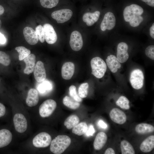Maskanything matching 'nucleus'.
<instances>
[{"instance_id":"obj_1","label":"nucleus","mask_w":154,"mask_h":154,"mask_svg":"<svg viewBox=\"0 0 154 154\" xmlns=\"http://www.w3.org/2000/svg\"><path fill=\"white\" fill-rule=\"evenodd\" d=\"M143 13V10L140 6L132 4L127 6L124 9L123 15L125 21L129 22L132 27L138 26L143 20L141 15Z\"/></svg>"},{"instance_id":"obj_2","label":"nucleus","mask_w":154,"mask_h":154,"mask_svg":"<svg viewBox=\"0 0 154 154\" xmlns=\"http://www.w3.org/2000/svg\"><path fill=\"white\" fill-rule=\"evenodd\" d=\"M71 139L68 136L65 135H58L50 143V150L55 154H60L63 153L69 146Z\"/></svg>"},{"instance_id":"obj_3","label":"nucleus","mask_w":154,"mask_h":154,"mask_svg":"<svg viewBox=\"0 0 154 154\" xmlns=\"http://www.w3.org/2000/svg\"><path fill=\"white\" fill-rule=\"evenodd\" d=\"M92 74L98 78H101L104 76L107 70L106 63L101 58L96 57L90 61Z\"/></svg>"},{"instance_id":"obj_4","label":"nucleus","mask_w":154,"mask_h":154,"mask_svg":"<svg viewBox=\"0 0 154 154\" xmlns=\"http://www.w3.org/2000/svg\"><path fill=\"white\" fill-rule=\"evenodd\" d=\"M144 80V74L141 70L136 69L131 71L129 77V81L134 89L139 90L141 88L143 85Z\"/></svg>"},{"instance_id":"obj_5","label":"nucleus","mask_w":154,"mask_h":154,"mask_svg":"<svg viewBox=\"0 0 154 154\" xmlns=\"http://www.w3.org/2000/svg\"><path fill=\"white\" fill-rule=\"evenodd\" d=\"M56 106V102L53 100L50 99L45 101L40 105L39 108L40 116L43 117H49L54 111Z\"/></svg>"},{"instance_id":"obj_6","label":"nucleus","mask_w":154,"mask_h":154,"mask_svg":"<svg viewBox=\"0 0 154 154\" xmlns=\"http://www.w3.org/2000/svg\"><path fill=\"white\" fill-rule=\"evenodd\" d=\"M51 141L50 135L46 132H41L33 139V143L37 147L44 148L48 146Z\"/></svg>"},{"instance_id":"obj_7","label":"nucleus","mask_w":154,"mask_h":154,"mask_svg":"<svg viewBox=\"0 0 154 154\" xmlns=\"http://www.w3.org/2000/svg\"><path fill=\"white\" fill-rule=\"evenodd\" d=\"M72 15V11L70 9H63L53 12L51 17L58 23H62L69 20Z\"/></svg>"},{"instance_id":"obj_8","label":"nucleus","mask_w":154,"mask_h":154,"mask_svg":"<svg viewBox=\"0 0 154 154\" xmlns=\"http://www.w3.org/2000/svg\"><path fill=\"white\" fill-rule=\"evenodd\" d=\"M70 44L72 49L75 51H78L82 48L83 40L81 33L77 31H73L70 36Z\"/></svg>"},{"instance_id":"obj_9","label":"nucleus","mask_w":154,"mask_h":154,"mask_svg":"<svg viewBox=\"0 0 154 154\" xmlns=\"http://www.w3.org/2000/svg\"><path fill=\"white\" fill-rule=\"evenodd\" d=\"M13 123L16 130L20 133L25 132L27 127V119L21 114H16L13 118Z\"/></svg>"},{"instance_id":"obj_10","label":"nucleus","mask_w":154,"mask_h":154,"mask_svg":"<svg viewBox=\"0 0 154 154\" xmlns=\"http://www.w3.org/2000/svg\"><path fill=\"white\" fill-rule=\"evenodd\" d=\"M116 19L114 14L111 12L106 13L101 23L100 28L103 31L106 29L111 30L115 26Z\"/></svg>"},{"instance_id":"obj_11","label":"nucleus","mask_w":154,"mask_h":154,"mask_svg":"<svg viewBox=\"0 0 154 154\" xmlns=\"http://www.w3.org/2000/svg\"><path fill=\"white\" fill-rule=\"evenodd\" d=\"M43 27L46 42L50 44L55 43L57 39V35L52 26L49 24L46 23L43 25Z\"/></svg>"},{"instance_id":"obj_12","label":"nucleus","mask_w":154,"mask_h":154,"mask_svg":"<svg viewBox=\"0 0 154 154\" xmlns=\"http://www.w3.org/2000/svg\"><path fill=\"white\" fill-rule=\"evenodd\" d=\"M128 46L125 42H121L119 43L117 46L116 58L121 63L126 62L128 59L129 55L127 52Z\"/></svg>"},{"instance_id":"obj_13","label":"nucleus","mask_w":154,"mask_h":154,"mask_svg":"<svg viewBox=\"0 0 154 154\" xmlns=\"http://www.w3.org/2000/svg\"><path fill=\"white\" fill-rule=\"evenodd\" d=\"M111 119L115 123L119 124L125 123L127 120L125 114L120 109L114 108L110 111L109 113Z\"/></svg>"},{"instance_id":"obj_14","label":"nucleus","mask_w":154,"mask_h":154,"mask_svg":"<svg viewBox=\"0 0 154 154\" xmlns=\"http://www.w3.org/2000/svg\"><path fill=\"white\" fill-rule=\"evenodd\" d=\"M34 76L35 80L40 82L46 79V74L43 63L40 61L36 63L33 70Z\"/></svg>"},{"instance_id":"obj_15","label":"nucleus","mask_w":154,"mask_h":154,"mask_svg":"<svg viewBox=\"0 0 154 154\" xmlns=\"http://www.w3.org/2000/svg\"><path fill=\"white\" fill-rule=\"evenodd\" d=\"M23 34L27 42L30 44L35 45L38 41V38L35 31L32 28L27 27L23 30Z\"/></svg>"},{"instance_id":"obj_16","label":"nucleus","mask_w":154,"mask_h":154,"mask_svg":"<svg viewBox=\"0 0 154 154\" xmlns=\"http://www.w3.org/2000/svg\"><path fill=\"white\" fill-rule=\"evenodd\" d=\"M75 70L74 64L71 62H66L63 65L61 69L62 78L66 80L70 79L73 76Z\"/></svg>"},{"instance_id":"obj_17","label":"nucleus","mask_w":154,"mask_h":154,"mask_svg":"<svg viewBox=\"0 0 154 154\" xmlns=\"http://www.w3.org/2000/svg\"><path fill=\"white\" fill-rule=\"evenodd\" d=\"M106 65L110 71L112 73L116 72L121 67V63L114 55L108 56L106 59Z\"/></svg>"},{"instance_id":"obj_18","label":"nucleus","mask_w":154,"mask_h":154,"mask_svg":"<svg viewBox=\"0 0 154 154\" xmlns=\"http://www.w3.org/2000/svg\"><path fill=\"white\" fill-rule=\"evenodd\" d=\"M39 97L37 91L34 88H31L29 91L26 99L27 105L30 107L34 106L38 104Z\"/></svg>"},{"instance_id":"obj_19","label":"nucleus","mask_w":154,"mask_h":154,"mask_svg":"<svg viewBox=\"0 0 154 154\" xmlns=\"http://www.w3.org/2000/svg\"><path fill=\"white\" fill-rule=\"evenodd\" d=\"M107 140V136L104 132H100L96 135L94 139L93 145L96 150L101 149L105 145Z\"/></svg>"},{"instance_id":"obj_20","label":"nucleus","mask_w":154,"mask_h":154,"mask_svg":"<svg viewBox=\"0 0 154 154\" xmlns=\"http://www.w3.org/2000/svg\"><path fill=\"white\" fill-rule=\"evenodd\" d=\"M24 59L26 67L24 70V72L29 74L33 72L35 66L36 56L33 54H30Z\"/></svg>"},{"instance_id":"obj_21","label":"nucleus","mask_w":154,"mask_h":154,"mask_svg":"<svg viewBox=\"0 0 154 154\" xmlns=\"http://www.w3.org/2000/svg\"><path fill=\"white\" fill-rule=\"evenodd\" d=\"M12 135L8 130L3 129L0 130V148L8 145L11 142Z\"/></svg>"},{"instance_id":"obj_22","label":"nucleus","mask_w":154,"mask_h":154,"mask_svg":"<svg viewBox=\"0 0 154 154\" xmlns=\"http://www.w3.org/2000/svg\"><path fill=\"white\" fill-rule=\"evenodd\" d=\"M100 15V12L98 11L93 13H86L83 15L82 20L87 26H91L98 21Z\"/></svg>"},{"instance_id":"obj_23","label":"nucleus","mask_w":154,"mask_h":154,"mask_svg":"<svg viewBox=\"0 0 154 154\" xmlns=\"http://www.w3.org/2000/svg\"><path fill=\"white\" fill-rule=\"evenodd\" d=\"M154 148V135L150 136L145 139L141 143L139 148L144 153H148Z\"/></svg>"},{"instance_id":"obj_24","label":"nucleus","mask_w":154,"mask_h":154,"mask_svg":"<svg viewBox=\"0 0 154 154\" xmlns=\"http://www.w3.org/2000/svg\"><path fill=\"white\" fill-rule=\"evenodd\" d=\"M136 132L139 134H145L154 131V127L152 125L145 123L137 125L135 128Z\"/></svg>"},{"instance_id":"obj_25","label":"nucleus","mask_w":154,"mask_h":154,"mask_svg":"<svg viewBox=\"0 0 154 154\" xmlns=\"http://www.w3.org/2000/svg\"><path fill=\"white\" fill-rule=\"evenodd\" d=\"M37 85V89L39 92L41 94H44L51 91L52 88L51 82L47 80L39 82Z\"/></svg>"},{"instance_id":"obj_26","label":"nucleus","mask_w":154,"mask_h":154,"mask_svg":"<svg viewBox=\"0 0 154 154\" xmlns=\"http://www.w3.org/2000/svg\"><path fill=\"white\" fill-rule=\"evenodd\" d=\"M121 153L122 154H134V149L131 143L128 141L124 140L120 143Z\"/></svg>"},{"instance_id":"obj_27","label":"nucleus","mask_w":154,"mask_h":154,"mask_svg":"<svg viewBox=\"0 0 154 154\" xmlns=\"http://www.w3.org/2000/svg\"><path fill=\"white\" fill-rule=\"evenodd\" d=\"M79 121V118L77 116L72 115L68 117L65 120L64 123L67 129H70L78 124Z\"/></svg>"},{"instance_id":"obj_28","label":"nucleus","mask_w":154,"mask_h":154,"mask_svg":"<svg viewBox=\"0 0 154 154\" xmlns=\"http://www.w3.org/2000/svg\"><path fill=\"white\" fill-rule=\"evenodd\" d=\"M62 102L65 106L72 110L78 108L80 106V104L79 102L67 96H66L63 98Z\"/></svg>"},{"instance_id":"obj_29","label":"nucleus","mask_w":154,"mask_h":154,"mask_svg":"<svg viewBox=\"0 0 154 154\" xmlns=\"http://www.w3.org/2000/svg\"><path fill=\"white\" fill-rule=\"evenodd\" d=\"M88 128L86 123L84 122L78 123L73 128V133L78 135H81L86 133Z\"/></svg>"},{"instance_id":"obj_30","label":"nucleus","mask_w":154,"mask_h":154,"mask_svg":"<svg viewBox=\"0 0 154 154\" xmlns=\"http://www.w3.org/2000/svg\"><path fill=\"white\" fill-rule=\"evenodd\" d=\"M116 104L121 108L125 110H128L130 108L129 100L124 96H120L116 102Z\"/></svg>"},{"instance_id":"obj_31","label":"nucleus","mask_w":154,"mask_h":154,"mask_svg":"<svg viewBox=\"0 0 154 154\" xmlns=\"http://www.w3.org/2000/svg\"><path fill=\"white\" fill-rule=\"evenodd\" d=\"M19 54V60H22L31 54V51L25 47L19 46L15 48Z\"/></svg>"},{"instance_id":"obj_32","label":"nucleus","mask_w":154,"mask_h":154,"mask_svg":"<svg viewBox=\"0 0 154 154\" xmlns=\"http://www.w3.org/2000/svg\"><path fill=\"white\" fill-rule=\"evenodd\" d=\"M60 0H39L41 5L46 8H52L56 6Z\"/></svg>"},{"instance_id":"obj_33","label":"nucleus","mask_w":154,"mask_h":154,"mask_svg":"<svg viewBox=\"0 0 154 154\" xmlns=\"http://www.w3.org/2000/svg\"><path fill=\"white\" fill-rule=\"evenodd\" d=\"M89 85L87 83L81 84L79 86L78 90V95L82 98H86L88 94Z\"/></svg>"},{"instance_id":"obj_34","label":"nucleus","mask_w":154,"mask_h":154,"mask_svg":"<svg viewBox=\"0 0 154 154\" xmlns=\"http://www.w3.org/2000/svg\"><path fill=\"white\" fill-rule=\"evenodd\" d=\"M69 93L72 98L79 102H81L82 99L77 92L76 88L74 85L71 86L69 88Z\"/></svg>"},{"instance_id":"obj_35","label":"nucleus","mask_w":154,"mask_h":154,"mask_svg":"<svg viewBox=\"0 0 154 154\" xmlns=\"http://www.w3.org/2000/svg\"><path fill=\"white\" fill-rule=\"evenodd\" d=\"M11 60L9 56L4 52L0 51V63L7 66L9 65Z\"/></svg>"},{"instance_id":"obj_36","label":"nucleus","mask_w":154,"mask_h":154,"mask_svg":"<svg viewBox=\"0 0 154 154\" xmlns=\"http://www.w3.org/2000/svg\"><path fill=\"white\" fill-rule=\"evenodd\" d=\"M35 31L41 43L44 42L45 39L43 27L41 25L37 26L35 28Z\"/></svg>"},{"instance_id":"obj_37","label":"nucleus","mask_w":154,"mask_h":154,"mask_svg":"<svg viewBox=\"0 0 154 154\" xmlns=\"http://www.w3.org/2000/svg\"><path fill=\"white\" fill-rule=\"evenodd\" d=\"M146 55L151 59L154 60V46L151 45L148 46L145 50Z\"/></svg>"},{"instance_id":"obj_38","label":"nucleus","mask_w":154,"mask_h":154,"mask_svg":"<svg viewBox=\"0 0 154 154\" xmlns=\"http://www.w3.org/2000/svg\"><path fill=\"white\" fill-rule=\"evenodd\" d=\"M95 132V130L93 126L92 125H90L89 127H88V129L86 132V135L87 136H92Z\"/></svg>"},{"instance_id":"obj_39","label":"nucleus","mask_w":154,"mask_h":154,"mask_svg":"<svg viewBox=\"0 0 154 154\" xmlns=\"http://www.w3.org/2000/svg\"><path fill=\"white\" fill-rule=\"evenodd\" d=\"M6 109L3 104L0 103V117L4 116L5 113Z\"/></svg>"},{"instance_id":"obj_40","label":"nucleus","mask_w":154,"mask_h":154,"mask_svg":"<svg viewBox=\"0 0 154 154\" xmlns=\"http://www.w3.org/2000/svg\"><path fill=\"white\" fill-rule=\"evenodd\" d=\"M98 124L99 126L102 128L106 129L108 127L107 124L102 120L98 121Z\"/></svg>"},{"instance_id":"obj_41","label":"nucleus","mask_w":154,"mask_h":154,"mask_svg":"<svg viewBox=\"0 0 154 154\" xmlns=\"http://www.w3.org/2000/svg\"><path fill=\"white\" fill-rule=\"evenodd\" d=\"M6 41V38L4 36L0 33V45H3L5 44Z\"/></svg>"},{"instance_id":"obj_42","label":"nucleus","mask_w":154,"mask_h":154,"mask_svg":"<svg viewBox=\"0 0 154 154\" xmlns=\"http://www.w3.org/2000/svg\"><path fill=\"white\" fill-rule=\"evenodd\" d=\"M145 2L149 5L152 7H154V0H141Z\"/></svg>"},{"instance_id":"obj_43","label":"nucleus","mask_w":154,"mask_h":154,"mask_svg":"<svg viewBox=\"0 0 154 154\" xmlns=\"http://www.w3.org/2000/svg\"><path fill=\"white\" fill-rule=\"evenodd\" d=\"M104 153L105 154H115V152L112 148H109L106 150Z\"/></svg>"},{"instance_id":"obj_44","label":"nucleus","mask_w":154,"mask_h":154,"mask_svg":"<svg viewBox=\"0 0 154 154\" xmlns=\"http://www.w3.org/2000/svg\"><path fill=\"white\" fill-rule=\"evenodd\" d=\"M150 34L151 37L154 38V24L153 23L150 29Z\"/></svg>"},{"instance_id":"obj_45","label":"nucleus","mask_w":154,"mask_h":154,"mask_svg":"<svg viewBox=\"0 0 154 154\" xmlns=\"http://www.w3.org/2000/svg\"><path fill=\"white\" fill-rule=\"evenodd\" d=\"M5 9L3 7L0 5V15H2L4 13Z\"/></svg>"},{"instance_id":"obj_46","label":"nucleus","mask_w":154,"mask_h":154,"mask_svg":"<svg viewBox=\"0 0 154 154\" xmlns=\"http://www.w3.org/2000/svg\"><path fill=\"white\" fill-rule=\"evenodd\" d=\"M1 20L0 19V28H1Z\"/></svg>"},{"instance_id":"obj_47","label":"nucleus","mask_w":154,"mask_h":154,"mask_svg":"<svg viewBox=\"0 0 154 154\" xmlns=\"http://www.w3.org/2000/svg\"><path fill=\"white\" fill-rule=\"evenodd\" d=\"M14 0L17 1V0Z\"/></svg>"},{"instance_id":"obj_48","label":"nucleus","mask_w":154,"mask_h":154,"mask_svg":"<svg viewBox=\"0 0 154 154\" xmlns=\"http://www.w3.org/2000/svg\"></svg>"}]
</instances>
